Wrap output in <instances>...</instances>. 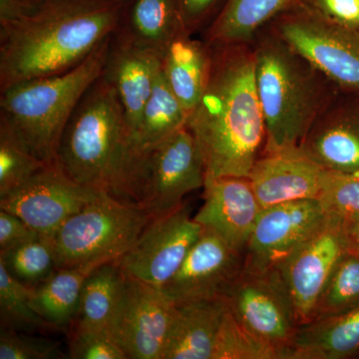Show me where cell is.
<instances>
[{"mask_svg": "<svg viewBox=\"0 0 359 359\" xmlns=\"http://www.w3.org/2000/svg\"><path fill=\"white\" fill-rule=\"evenodd\" d=\"M210 48L209 80L187 127L199 146L205 178L249 177L266 144L252 46Z\"/></svg>", "mask_w": 359, "mask_h": 359, "instance_id": "cell-1", "label": "cell"}, {"mask_svg": "<svg viewBox=\"0 0 359 359\" xmlns=\"http://www.w3.org/2000/svg\"><path fill=\"white\" fill-rule=\"evenodd\" d=\"M131 0H43L29 18L0 27V91L81 65L121 26Z\"/></svg>", "mask_w": 359, "mask_h": 359, "instance_id": "cell-2", "label": "cell"}, {"mask_svg": "<svg viewBox=\"0 0 359 359\" xmlns=\"http://www.w3.org/2000/svg\"><path fill=\"white\" fill-rule=\"evenodd\" d=\"M250 46L266 126L263 152L297 147L340 88L268 26Z\"/></svg>", "mask_w": 359, "mask_h": 359, "instance_id": "cell-3", "label": "cell"}, {"mask_svg": "<svg viewBox=\"0 0 359 359\" xmlns=\"http://www.w3.org/2000/svg\"><path fill=\"white\" fill-rule=\"evenodd\" d=\"M57 166L75 183L130 204L128 134L121 103L103 73L85 92L66 124Z\"/></svg>", "mask_w": 359, "mask_h": 359, "instance_id": "cell-4", "label": "cell"}, {"mask_svg": "<svg viewBox=\"0 0 359 359\" xmlns=\"http://www.w3.org/2000/svg\"><path fill=\"white\" fill-rule=\"evenodd\" d=\"M112 35L76 67L18 82L1 91L0 120L46 164L57 165L66 124L85 92L102 75Z\"/></svg>", "mask_w": 359, "mask_h": 359, "instance_id": "cell-5", "label": "cell"}, {"mask_svg": "<svg viewBox=\"0 0 359 359\" xmlns=\"http://www.w3.org/2000/svg\"><path fill=\"white\" fill-rule=\"evenodd\" d=\"M151 219L140 208L104 194L52 236L58 269L119 261Z\"/></svg>", "mask_w": 359, "mask_h": 359, "instance_id": "cell-6", "label": "cell"}, {"mask_svg": "<svg viewBox=\"0 0 359 359\" xmlns=\"http://www.w3.org/2000/svg\"><path fill=\"white\" fill-rule=\"evenodd\" d=\"M268 27L340 89L359 91V28L330 20L304 1Z\"/></svg>", "mask_w": 359, "mask_h": 359, "instance_id": "cell-7", "label": "cell"}, {"mask_svg": "<svg viewBox=\"0 0 359 359\" xmlns=\"http://www.w3.org/2000/svg\"><path fill=\"white\" fill-rule=\"evenodd\" d=\"M205 181L204 160L186 125L142 159L130 201L154 218L183 205L184 198L204 188Z\"/></svg>", "mask_w": 359, "mask_h": 359, "instance_id": "cell-8", "label": "cell"}, {"mask_svg": "<svg viewBox=\"0 0 359 359\" xmlns=\"http://www.w3.org/2000/svg\"><path fill=\"white\" fill-rule=\"evenodd\" d=\"M202 231L186 204L154 217L118 261L123 275L162 289L178 271Z\"/></svg>", "mask_w": 359, "mask_h": 359, "instance_id": "cell-9", "label": "cell"}, {"mask_svg": "<svg viewBox=\"0 0 359 359\" xmlns=\"http://www.w3.org/2000/svg\"><path fill=\"white\" fill-rule=\"evenodd\" d=\"M224 299L231 313L252 332L276 346L290 347L299 323L278 269L244 266Z\"/></svg>", "mask_w": 359, "mask_h": 359, "instance_id": "cell-10", "label": "cell"}, {"mask_svg": "<svg viewBox=\"0 0 359 359\" xmlns=\"http://www.w3.org/2000/svg\"><path fill=\"white\" fill-rule=\"evenodd\" d=\"M174 313L162 290L125 276L109 330L127 358L163 359Z\"/></svg>", "mask_w": 359, "mask_h": 359, "instance_id": "cell-11", "label": "cell"}, {"mask_svg": "<svg viewBox=\"0 0 359 359\" xmlns=\"http://www.w3.org/2000/svg\"><path fill=\"white\" fill-rule=\"evenodd\" d=\"M104 194L75 183L57 165H48L0 198V209L20 217L37 233L53 236L70 217Z\"/></svg>", "mask_w": 359, "mask_h": 359, "instance_id": "cell-12", "label": "cell"}, {"mask_svg": "<svg viewBox=\"0 0 359 359\" xmlns=\"http://www.w3.org/2000/svg\"><path fill=\"white\" fill-rule=\"evenodd\" d=\"M328 215L318 199L292 201L264 208L245 250V269H276L325 226Z\"/></svg>", "mask_w": 359, "mask_h": 359, "instance_id": "cell-13", "label": "cell"}, {"mask_svg": "<svg viewBox=\"0 0 359 359\" xmlns=\"http://www.w3.org/2000/svg\"><path fill=\"white\" fill-rule=\"evenodd\" d=\"M346 254L341 223L328 216L325 226L276 268L289 292L299 327L313 320L318 299Z\"/></svg>", "mask_w": 359, "mask_h": 359, "instance_id": "cell-14", "label": "cell"}, {"mask_svg": "<svg viewBox=\"0 0 359 359\" xmlns=\"http://www.w3.org/2000/svg\"><path fill=\"white\" fill-rule=\"evenodd\" d=\"M244 263V252L203 228L178 271L161 290L174 302L224 297Z\"/></svg>", "mask_w": 359, "mask_h": 359, "instance_id": "cell-15", "label": "cell"}, {"mask_svg": "<svg viewBox=\"0 0 359 359\" xmlns=\"http://www.w3.org/2000/svg\"><path fill=\"white\" fill-rule=\"evenodd\" d=\"M299 147L327 171L359 169V91L339 89Z\"/></svg>", "mask_w": 359, "mask_h": 359, "instance_id": "cell-16", "label": "cell"}, {"mask_svg": "<svg viewBox=\"0 0 359 359\" xmlns=\"http://www.w3.org/2000/svg\"><path fill=\"white\" fill-rule=\"evenodd\" d=\"M161 58L162 54L137 44L120 27L111 37L103 76L121 103L129 144L152 93Z\"/></svg>", "mask_w": 359, "mask_h": 359, "instance_id": "cell-17", "label": "cell"}, {"mask_svg": "<svg viewBox=\"0 0 359 359\" xmlns=\"http://www.w3.org/2000/svg\"><path fill=\"white\" fill-rule=\"evenodd\" d=\"M262 210L248 177L205 178L204 204L194 219L245 254Z\"/></svg>", "mask_w": 359, "mask_h": 359, "instance_id": "cell-18", "label": "cell"}, {"mask_svg": "<svg viewBox=\"0 0 359 359\" xmlns=\"http://www.w3.org/2000/svg\"><path fill=\"white\" fill-rule=\"evenodd\" d=\"M325 170L299 146L263 152L248 178L262 208L318 199Z\"/></svg>", "mask_w": 359, "mask_h": 359, "instance_id": "cell-19", "label": "cell"}, {"mask_svg": "<svg viewBox=\"0 0 359 359\" xmlns=\"http://www.w3.org/2000/svg\"><path fill=\"white\" fill-rule=\"evenodd\" d=\"M226 309L224 297L175 302L163 359H212Z\"/></svg>", "mask_w": 359, "mask_h": 359, "instance_id": "cell-20", "label": "cell"}, {"mask_svg": "<svg viewBox=\"0 0 359 359\" xmlns=\"http://www.w3.org/2000/svg\"><path fill=\"white\" fill-rule=\"evenodd\" d=\"M211 66L212 51L209 45L187 33H182L172 40L163 52V75L188 117L204 94Z\"/></svg>", "mask_w": 359, "mask_h": 359, "instance_id": "cell-21", "label": "cell"}, {"mask_svg": "<svg viewBox=\"0 0 359 359\" xmlns=\"http://www.w3.org/2000/svg\"><path fill=\"white\" fill-rule=\"evenodd\" d=\"M187 121L188 114L170 89L162 69H160L152 93L142 112L140 121L130 140L132 164L130 192L137 167L142 159L172 135L185 127Z\"/></svg>", "mask_w": 359, "mask_h": 359, "instance_id": "cell-22", "label": "cell"}, {"mask_svg": "<svg viewBox=\"0 0 359 359\" xmlns=\"http://www.w3.org/2000/svg\"><path fill=\"white\" fill-rule=\"evenodd\" d=\"M304 0H226L205 32L209 46L250 44L280 14Z\"/></svg>", "mask_w": 359, "mask_h": 359, "instance_id": "cell-23", "label": "cell"}, {"mask_svg": "<svg viewBox=\"0 0 359 359\" xmlns=\"http://www.w3.org/2000/svg\"><path fill=\"white\" fill-rule=\"evenodd\" d=\"M292 359H342L359 349V306L297 328Z\"/></svg>", "mask_w": 359, "mask_h": 359, "instance_id": "cell-24", "label": "cell"}, {"mask_svg": "<svg viewBox=\"0 0 359 359\" xmlns=\"http://www.w3.org/2000/svg\"><path fill=\"white\" fill-rule=\"evenodd\" d=\"M97 266L56 269L32 287V306L51 327L65 328L76 318L80 297L87 276Z\"/></svg>", "mask_w": 359, "mask_h": 359, "instance_id": "cell-25", "label": "cell"}, {"mask_svg": "<svg viewBox=\"0 0 359 359\" xmlns=\"http://www.w3.org/2000/svg\"><path fill=\"white\" fill-rule=\"evenodd\" d=\"M120 29L137 44L161 54L186 33L176 0H131Z\"/></svg>", "mask_w": 359, "mask_h": 359, "instance_id": "cell-26", "label": "cell"}, {"mask_svg": "<svg viewBox=\"0 0 359 359\" xmlns=\"http://www.w3.org/2000/svg\"><path fill=\"white\" fill-rule=\"evenodd\" d=\"M124 278L118 262L101 264L93 269L82 287L74 327L109 330Z\"/></svg>", "mask_w": 359, "mask_h": 359, "instance_id": "cell-27", "label": "cell"}, {"mask_svg": "<svg viewBox=\"0 0 359 359\" xmlns=\"http://www.w3.org/2000/svg\"><path fill=\"white\" fill-rule=\"evenodd\" d=\"M212 359H292L290 347L276 346L252 332L226 309Z\"/></svg>", "mask_w": 359, "mask_h": 359, "instance_id": "cell-28", "label": "cell"}, {"mask_svg": "<svg viewBox=\"0 0 359 359\" xmlns=\"http://www.w3.org/2000/svg\"><path fill=\"white\" fill-rule=\"evenodd\" d=\"M0 262L11 276L30 287L43 282L58 269L53 238L41 233L0 252Z\"/></svg>", "mask_w": 359, "mask_h": 359, "instance_id": "cell-29", "label": "cell"}, {"mask_svg": "<svg viewBox=\"0 0 359 359\" xmlns=\"http://www.w3.org/2000/svg\"><path fill=\"white\" fill-rule=\"evenodd\" d=\"M358 306L359 259L346 252L332 271L316 304L311 321L346 313Z\"/></svg>", "mask_w": 359, "mask_h": 359, "instance_id": "cell-30", "label": "cell"}, {"mask_svg": "<svg viewBox=\"0 0 359 359\" xmlns=\"http://www.w3.org/2000/svg\"><path fill=\"white\" fill-rule=\"evenodd\" d=\"M49 164L35 157L0 120V198L23 185Z\"/></svg>", "mask_w": 359, "mask_h": 359, "instance_id": "cell-31", "label": "cell"}, {"mask_svg": "<svg viewBox=\"0 0 359 359\" xmlns=\"http://www.w3.org/2000/svg\"><path fill=\"white\" fill-rule=\"evenodd\" d=\"M32 287L21 283L0 262V314L2 327L13 330L51 327L32 306Z\"/></svg>", "mask_w": 359, "mask_h": 359, "instance_id": "cell-32", "label": "cell"}, {"mask_svg": "<svg viewBox=\"0 0 359 359\" xmlns=\"http://www.w3.org/2000/svg\"><path fill=\"white\" fill-rule=\"evenodd\" d=\"M318 200L332 218L346 221L359 217V169L348 172L325 170Z\"/></svg>", "mask_w": 359, "mask_h": 359, "instance_id": "cell-33", "label": "cell"}, {"mask_svg": "<svg viewBox=\"0 0 359 359\" xmlns=\"http://www.w3.org/2000/svg\"><path fill=\"white\" fill-rule=\"evenodd\" d=\"M68 358L127 359V355L116 341L109 330H91L74 327L70 337Z\"/></svg>", "mask_w": 359, "mask_h": 359, "instance_id": "cell-34", "label": "cell"}, {"mask_svg": "<svg viewBox=\"0 0 359 359\" xmlns=\"http://www.w3.org/2000/svg\"><path fill=\"white\" fill-rule=\"evenodd\" d=\"M60 342L18 334L13 328L2 327L0 359H52L62 358Z\"/></svg>", "mask_w": 359, "mask_h": 359, "instance_id": "cell-35", "label": "cell"}, {"mask_svg": "<svg viewBox=\"0 0 359 359\" xmlns=\"http://www.w3.org/2000/svg\"><path fill=\"white\" fill-rule=\"evenodd\" d=\"M226 0H176L187 34L193 35L209 26L218 15Z\"/></svg>", "mask_w": 359, "mask_h": 359, "instance_id": "cell-36", "label": "cell"}, {"mask_svg": "<svg viewBox=\"0 0 359 359\" xmlns=\"http://www.w3.org/2000/svg\"><path fill=\"white\" fill-rule=\"evenodd\" d=\"M323 15L346 26L359 28V0H304Z\"/></svg>", "mask_w": 359, "mask_h": 359, "instance_id": "cell-37", "label": "cell"}, {"mask_svg": "<svg viewBox=\"0 0 359 359\" xmlns=\"http://www.w3.org/2000/svg\"><path fill=\"white\" fill-rule=\"evenodd\" d=\"M39 233L20 217L0 209V252H6Z\"/></svg>", "mask_w": 359, "mask_h": 359, "instance_id": "cell-38", "label": "cell"}, {"mask_svg": "<svg viewBox=\"0 0 359 359\" xmlns=\"http://www.w3.org/2000/svg\"><path fill=\"white\" fill-rule=\"evenodd\" d=\"M42 2L43 0H0V27L29 18Z\"/></svg>", "mask_w": 359, "mask_h": 359, "instance_id": "cell-39", "label": "cell"}, {"mask_svg": "<svg viewBox=\"0 0 359 359\" xmlns=\"http://www.w3.org/2000/svg\"><path fill=\"white\" fill-rule=\"evenodd\" d=\"M340 223L347 254L359 259V217L340 221Z\"/></svg>", "mask_w": 359, "mask_h": 359, "instance_id": "cell-40", "label": "cell"}]
</instances>
